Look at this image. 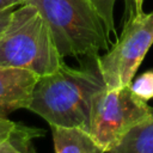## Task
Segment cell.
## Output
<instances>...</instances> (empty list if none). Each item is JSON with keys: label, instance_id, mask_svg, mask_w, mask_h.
<instances>
[{"label": "cell", "instance_id": "cell-1", "mask_svg": "<svg viewBox=\"0 0 153 153\" xmlns=\"http://www.w3.org/2000/svg\"><path fill=\"white\" fill-rule=\"evenodd\" d=\"M105 88L98 69H78L63 63L55 72L38 78L27 110L50 126L78 127L90 131L93 98Z\"/></svg>", "mask_w": 153, "mask_h": 153}, {"label": "cell", "instance_id": "cell-2", "mask_svg": "<svg viewBox=\"0 0 153 153\" xmlns=\"http://www.w3.org/2000/svg\"><path fill=\"white\" fill-rule=\"evenodd\" d=\"M63 63L39 11L30 4L16 7L0 35V66L27 69L42 76Z\"/></svg>", "mask_w": 153, "mask_h": 153}, {"label": "cell", "instance_id": "cell-3", "mask_svg": "<svg viewBox=\"0 0 153 153\" xmlns=\"http://www.w3.org/2000/svg\"><path fill=\"white\" fill-rule=\"evenodd\" d=\"M45 19L62 57H97L110 35L90 0H25Z\"/></svg>", "mask_w": 153, "mask_h": 153}, {"label": "cell", "instance_id": "cell-4", "mask_svg": "<svg viewBox=\"0 0 153 153\" xmlns=\"http://www.w3.org/2000/svg\"><path fill=\"white\" fill-rule=\"evenodd\" d=\"M123 24L122 33L112 48L94 57L106 90L129 86L153 44V12H141Z\"/></svg>", "mask_w": 153, "mask_h": 153}, {"label": "cell", "instance_id": "cell-5", "mask_svg": "<svg viewBox=\"0 0 153 153\" xmlns=\"http://www.w3.org/2000/svg\"><path fill=\"white\" fill-rule=\"evenodd\" d=\"M152 112L153 108L139 98L130 86L105 88L93 98L90 134L108 153L126 133Z\"/></svg>", "mask_w": 153, "mask_h": 153}, {"label": "cell", "instance_id": "cell-6", "mask_svg": "<svg viewBox=\"0 0 153 153\" xmlns=\"http://www.w3.org/2000/svg\"><path fill=\"white\" fill-rule=\"evenodd\" d=\"M38 75L31 71L0 66V116L27 109Z\"/></svg>", "mask_w": 153, "mask_h": 153}, {"label": "cell", "instance_id": "cell-7", "mask_svg": "<svg viewBox=\"0 0 153 153\" xmlns=\"http://www.w3.org/2000/svg\"><path fill=\"white\" fill-rule=\"evenodd\" d=\"M55 153H105L90 131L78 127L50 126Z\"/></svg>", "mask_w": 153, "mask_h": 153}, {"label": "cell", "instance_id": "cell-8", "mask_svg": "<svg viewBox=\"0 0 153 153\" xmlns=\"http://www.w3.org/2000/svg\"><path fill=\"white\" fill-rule=\"evenodd\" d=\"M108 153H153V112L126 133Z\"/></svg>", "mask_w": 153, "mask_h": 153}, {"label": "cell", "instance_id": "cell-9", "mask_svg": "<svg viewBox=\"0 0 153 153\" xmlns=\"http://www.w3.org/2000/svg\"><path fill=\"white\" fill-rule=\"evenodd\" d=\"M44 130L18 123L13 134L0 145L2 153H36L32 140L44 135Z\"/></svg>", "mask_w": 153, "mask_h": 153}, {"label": "cell", "instance_id": "cell-10", "mask_svg": "<svg viewBox=\"0 0 153 153\" xmlns=\"http://www.w3.org/2000/svg\"><path fill=\"white\" fill-rule=\"evenodd\" d=\"M98 14L100 16L105 29L109 35L116 33L115 22H114V7L116 0H90Z\"/></svg>", "mask_w": 153, "mask_h": 153}, {"label": "cell", "instance_id": "cell-11", "mask_svg": "<svg viewBox=\"0 0 153 153\" xmlns=\"http://www.w3.org/2000/svg\"><path fill=\"white\" fill-rule=\"evenodd\" d=\"M131 91L141 99L149 100L153 98V71L141 74L136 80L130 82Z\"/></svg>", "mask_w": 153, "mask_h": 153}, {"label": "cell", "instance_id": "cell-12", "mask_svg": "<svg viewBox=\"0 0 153 153\" xmlns=\"http://www.w3.org/2000/svg\"><path fill=\"white\" fill-rule=\"evenodd\" d=\"M18 123L8 120L7 117H1L0 116V145L5 142L16 130Z\"/></svg>", "mask_w": 153, "mask_h": 153}, {"label": "cell", "instance_id": "cell-13", "mask_svg": "<svg viewBox=\"0 0 153 153\" xmlns=\"http://www.w3.org/2000/svg\"><path fill=\"white\" fill-rule=\"evenodd\" d=\"M124 2V13H123V23L135 16V1L134 0H123Z\"/></svg>", "mask_w": 153, "mask_h": 153}, {"label": "cell", "instance_id": "cell-14", "mask_svg": "<svg viewBox=\"0 0 153 153\" xmlns=\"http://www.w3.org/2000/svg\"><path fill=\"white\" fill-rule=\"evenodd\" d=\"M14 8L16 7H11V8L0 11V35L5 30V27L7 26V24H8L10 19H11V16H12V12H13Z\"/></svg>", "mask_w": 153, "mask_h": 153}, {"label": "cell", "instance_id": "cell-15", "mask_svg": "<svg viewBox=\"0 0 153 153\" xmlns=\"http://www.w3.org/2000/svg\"><path fill=\"white\" fill-rule=\"evenodd\" d=\"M23 4H25V0H0V11L11 7H18Z\"/></svg>", "mask_w": 153, "mask_h": 153}, {"label": "cell", "instance_id": "cell-16", "mask_svg": "<svg viewBox=\"0 0 153 153\" xmlns=\"http://www.w3.org/2000/svg\"><path fill=\"white\" fill-rule=\"evenodd\" d=\"M135 1V14H139L141 12H143L142 5H143V0H134Z\"/></svg>", "mask_w": 153, "mask_h": 153}, {"label": "cell", "instance_id": "cell-17", "mask_svg": "<svg viewBox=\"0 0 153 153\" xmlns=\"http://www.w3.org/2000/svg\"><path fill=\"white\" fill-rule=\"evenodd\" d=\"M0 153H2V152H1V149H0Z\"/></svg>", "mask_w": 153, "mask_h": 153}]
</instances>
